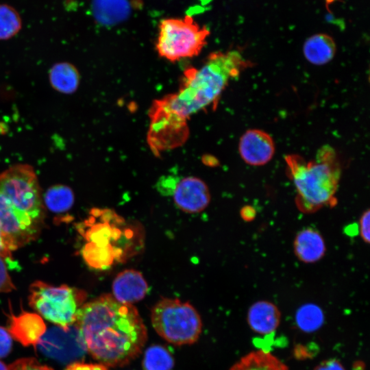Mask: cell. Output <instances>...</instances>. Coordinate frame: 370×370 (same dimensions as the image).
<instances>
[{
    "label": "cell",
    "mask_w": 370,
    "mask_h": 370,
    "mask_svg": "<svg viewBox=\"0 0 370 370\" xmlns=\"http://www.w3.org/2000/svg\"><path fill=\"white\" fill-rule=\"evenodd\" d=\"M148 288V284L140 272L126 269L114 279L112 296L121 303L132 304L142 300Z\"/></svg>",
    "instance_id": "7c38bea8"
},
{
    "label": "cell",
    "mask_w": 370,
    "mask_h": 370,
    "mask_svg": "<svg viewBox=\"0 0 370 370\" xmlns=\"http://www.w3.org/2000/svg\"><path fill=\"white\" fill-rule=\"evenodd\" d=\"M12 251L13 249L0 227V255L11 261Z\"/></svg>",
    "instance_id": "83f0119b"
},
{
    "label": "cell",
    "mask_w": 370,
    "mask_h": 370,
    "mask_svg": "<svg viewBox=\"0 0 370 370\" xmlns=\"http://www.w3.org/2000/svg\"><path fill=\"white\" fill-rule=\"evenodd\" d=\"M36 347L45 356L67 365L82 362L87 352L75 324L66 330L57 325L49 328Z\"/></svg>",
    "instance_id": "ba28073f"
},
{
    "label": "cell",
    "mask_w": 370,
    "mask_h": 370,
    "mask_svg": "<svg viewBox=\"0 0 370 370\" xmlns=\"http://www.w3.org/2000/svg\"><path fill=\"white\" fill-rule=\"evenodd\" d=\"M43 204L53 212L61 213L71 209L74 203V194L66 185L56 184L45 192Z\"/></svg>",
    "instance_id": "d6986e66"
},
{
    "label": "cell",
    "mask_w": 370,
    "mask_h": 370,
    "mask_svg": "<svg viewBox=\"0 0 370 370\" xmlns=\"http://www.w3.org/2000/svg\"><path fill=\"white\" fill-rule=\"evenodd\" d=\"M21 27L19 15L12 7L0 5V40H7L16 35Z\"/></svg>",
    "instance_id": "7402d4cb"
},
{
    "label": "cell",
    "mask_w": 370,
    "mask_h": 370,
    "mask_svg": "<svg viewBox=\"0 0 370 370\" xmlns=\"http://www.w3.org/2000/svg\"><path fill=\"white\" fill-rule=\"evenodd\" d=\"M281 313L277 306L269 301L260 300L254 303L247 312V321L256 332L268 334L278 327Z\"/></svg>",
    "instance_id": "5bb4252c"
},
{
    "label": "cell",
    "mask_w": 370,
    "mask_h": 370,
    "mask_svg": "<svg viewBox=\"0 0 370 370\" xmlns=\"http://www.w3.org/2000/svg\"><path fill=\"white\" fill-rule=\"evenodd\" d=\"M8 367L9 370H53L47 365H41L34 358L18 359Z\"/></svg>",
    "instance_id": "603a6c76"
},
{
    "label": "cell",
    "mask_w": 370,
    "mask_h": 370,
    "mask_svg": "<svg viewBox=\"0 0 370 370\" xmlns=\"http://www.w3.org/2000/svg\"><path fill=\"white\" fill-rule=\"evenodd\" d=\"M238 153L245 163L252 166L268 164L275 153V143L266 131L252 128L247 130L240 137Z\"/></svg>",
    "instance_id": "9c48e42d"
},
{
    "label": "cell",
    "mask_w": 370,
    "mask_h": 370,
    "mask_svg": "<svg viewBox=\"0 0 370 370\" xmlns=\"http://www.w3.org/2000/svg\"><path fill=\"white\" fill-rule=\"evenodd\" d=\"M28 299L31 308L40 317L66 330L75 323L86 293L65 284L55 286L36 281L30 285Z\"/></svg>",
    "instance_id": "52a82bcc"
},
{
    "label": "cell",
    "mask_w": 370,
    "mask_h": 370,
    "mask_svg": "<svg viewBox=\"0 0 370 370\" xmlns=\"http://www.w3.org/2000/svg\"><path fill=\"white\" fill-rule=\"evenodd\" d=\"M296 322L305 332H313L323 323L324 316L322 310L314 304L302 305L296 312Z\"/></svg>",
    "instance_id": "44dd1931"
},
{
    "label": "cell",
    "mask_w": 370,
    "mask_h": 370,
    "mask_svg": "<svg viewBox=\"0 0 370 370\" xmlns=\"http://www.w3.org/2000/svg\"><path fill=\"white\" fill-rule=\"evenodd\" d=\"M336 52L334 38L325 33H319L308 37L303 45L305 59L311 64L325 65L332 60Z\"/></svg>",
    "instance_id": "9a60e30c"
},
{
    "label": "cell",
    "mask_w": 370,
    "mask_h": 370,
    "mask_svg": "<svg viewBox=\"0 0 370 370\" xmlns=\"http://www.w3.org/2000/svg\"><path fill=\"white\" fill-rule=\"evenodd\" d=\"M359 234L362 240L367 244L370 242V210H365L359 219Z\"/></svg>",
    "instance_id": "d4e9b609"
},
{
    "label": "cell",
    "mask_w": 370,
    "mask_h": 370,
    "mask_svg": "<svg viewBox=\"0 0 370 370\" xmlns=\"http://www.w3.org/2000/svg\"><path fill=\"white\" fill-rule=\"evenodd\" d=\"M293 252L301 262L306 264L315 263L321 260L325 254V240L317 229L304 227L295 236Z\"/></svg>",
    "instance_id": "4fadbf2b"
},
{
    "label": "cell",
    "mask_w": 370,
    "mask_h": 370,
    "mask_svg": "<svg viewBox=\"0 0 370 370\" xmlns=\"http://www.w3.org/2000/svg\"><path fill=\"white\" fill-rule=\"evenodd\" d=\"M49 78L53 88L64 94L75 92L80 81L77 69L69 62L55 64L49 71Z\"/></svg>",
    "instance_id": "2e32d148"
},
{
    "label": "cell",
    "mask_w": 370,
    "mask_h": 370,
    "mask_svg": "<svg viewBox=\"0 0 370 370\" xmlns=\"http://www.w3.org/2000/svg\"><path fill=\"white\" fill-rule=\"evenodd\" d=\"M173 365V358L164 347L153 345L146 349L143 360L144 370H172Z\"/></svg>",
    "instance_id": "ffe728a7"
},
{
    "label": "cell",
    "mask_w": 370,
    "mask_h": 370,
    "mask_svg": "<svg viewBox=\"0 0 370 370\" xmlns=\"http://www.w3.org/2000/svg\"><path fill=\"white\" fill-rule=\"evenodd\" d=\"M0 370H9L8 366L0 360Z\"/></svg>",
    "instance_id": "4dcf8cb0"
},
{
    "label": "cell",
    "mask_w": 370,
    "mask_h": 370,
    "mask_svg": "<svg viewBox=\"0 0 370 370\" xmlns=\"http://www.w3.org/2000/svg\"><path fill=\"white\" fill-rule=\"evenodd\" d=\"M314 370H345V369L338 360L330 359L321 362Z\"/></svg>",
    "instance_id": "f1b7e54d"
},
{
    "label": "cell",
    "mask_w": 370,
    "mask_h": 370,
    "mask_svg": "<svg viewBox=\"0 0 370 370\" xmlns=\"http://www.w3.org/2000/svg\"><path fill=\"white\" fill-rule=\"evenodd\" d=\"M253 66L238 50L211 53L199 69L184 72L178 92L156 102L151 111L152 130L171 132L199 111L216 107L230 82Z\"/></svg>",
    "instance_id": "7a4b0ae2"
},
{
    "label": "cell",
    "mask_w": 370,
    "mask_h": 370,
    "mask_svg": "<svg viewBox=\"0 0 370 370\" xmlns=\"http://www.w3.org/2000/svg\"><path fill=\"white\" fill-rule=\"evenodd\" d=\"M44 211L32 166L16 164L0 173V227L14 251L38 236Z\"/></svg>",
    "instance_id": "3957f363"
},
{
    "label": "cell",
    "mask_w": 370,
    "mask_h": 370,
    "mask_svg": "<svg viewBox=\"0 0 370 370\" xmlns=\"http://www.w3.org/2000/svg\"><path fill=\"white\" fill-rule=\"evenodd\" d=\"M240 215L243 221L250 222L255 219L256 211L253 206L246 205L243 206L241 209Z\"/></svg>",
    "instance_id": "f546056e"
},
{
    "label": "cell",
    "mask_w": 370,
    "mask_h": 370,
    "mask_svg": "<svg viewBox=\"0 0 370 370\" xmlns=\"http://www.w3.org/2000/svg\"><path fill=\"white\" fill-rule=\"evenodd\" d=\"M153 328L162 338L176 345L195 343L201 332L202 322L196 309L178 299L162 298L152 308Z\"/></svg>",
    "instance_id": "8992f818"
},
{
    "label": "cell",
    "mask_w": 370,
    "mask_h": 370,
    "mask_svg": "<svg viewBox=\"0 0 370 370\" xmlns=\"http://www.w3.org/2000/svg\"><path fill=\"white\" fill-rule=\"evenodd\" d=\"M7 260L0 255V293L11 292L15 288L8 272Z\"/></svg>",
    "instance_id": "cb8c5ba5"
},
{
    "label": "cell",
    "mask_w": 370,
    "mask_h": 370,
    "mask_svg": "<svg viewBox=\"0 0 370 370\" xmlns=\"http://www.w3.org/2000/svg\"><path fill=\"white\" fill-rule=\"evenodd\" d=\"M92 5L97 20L105 25L122 21L130 12L127 0H93Z\"/></svg>",
    "instance_id": "ac0fdd59"
},
{
    "label": "cell",
    "mask_w": 370,
    "mask_h": 370,
    "mask_svg": "<svg viewBox=\"0 0 370 370\" xmlns=\"http://www.w3.org/2000/svg\"><path fill=\"white\" fill-rule=\"evenodd\" d=\"M10 336L23 346H36L47 330L42 317L36 313L22 312L11 314L8 328Z\"/></svg>",
    "instance_id": "8fae6325"
},
{
    "label": "cell",
    "mask_w": 370,
    "mask_h": 370,
    "mask_svg": "<svg viewBox=\"0 0 370 370\" xmlns=\"http://www.w3.org/2000/svg\"><path fill=\"white\" fill-rule=\"evenodd\" d=\"M174 183L173 200L179 209L187 213H197L208 207L210 193L202 180L189 176L174 178Z\"/></svg>",
    "instance_id": "30bf717a"
},
{
    "label": "cell",
    "mask_w": 370,
    "mask_h": 370,
    "mask_svg": "<svg viewBox=\"0 0 370 370\" xmlns=\"http://www.w3.org/2000/svg\"><path fill=\"white\" fill-rule=\"evenodd\" d=\"M64 370H108L101 364L85 363L77 362L69 365Z\"/></svg>",
    "instance_id": "4316f807"
},
{
    "label": "cell",
    "mask_w": 370,
    "mask_h": 370,
    "mask_svg": "<svg viewBox=\"0 0 370 370\" xmlns=\"http://www.w3.org/2000/svg\"><path fill=\"white\" fill-rule=\"evenodd\" d=\"M209 29L201 26L190 15L160 21L156 49L158 55L170 61L198 56L207 43Z\"/></svg>",
    "instance_id": "5b68a950"
},
{
    "label": "cell",
    "mask_w": 370,
    "mask_h": 370,
    "mask_svg": "<svg viewBox=\"0 0 370 370\" xmlns=\"http://www.w3.org/2000/svg\"><path fill=\"white\" fill-rule=\"evenodd\" d=\"M284 161L287 175L297 193L296 203L301 211L314 212L332 201L338 189L341 166L332 146H321L312 160L288 153L284 156Z\"/></svg>",
    "instance_id": "277c9868"
},
{
    "label": "cell",
    "mask_w": 370,
    "mask_h": 370,
    "mask_svg": "<svg viewBox=\"0 0 370 370\" xmlns=\"http://www.w3.org/2000/svg\"><path fill=\"white\" fill-rule=\"evenodd\" d=\"M229 370H288L277 357L264 350L251 352L236 362Z\"/></svg>",
    "instance_id": "e0dca14e"
},
{
    "label": "cell",
    "mask_w": 370,
    "mask_h": 370,
    "mask_svg": "<svg viewBox=\"0 0 370 370\" xmlns=\"http://www.w3.org/2000/svg\"><path fill=\"white\" fill-rule=\"evenodd\" d=\"M12 347V339L8 330L0 326V358L8 356Z\"/></svg>",
    "instance_id": "484cf974"
},
{
    "label": "cell",
    "mask_w": 370,
    "mask_h": 370,
    "mask_svg": "<svg viewBox=\"0 0 370 370\" xmlns=\"http://www.w3.org/2000/svg\"><path fill=\"white\" fill-rule=\"evenodd\" d=\"M87 352L106 367H123L141 353L147 330L136 308L110 294L84 304L74 323Z\"/></svg>",
    "instance_id": "6da1fadb"
}]
</instances>
